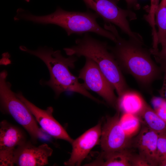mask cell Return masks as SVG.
Wrapping results in <instances>:
<instances>
[{
    "mask_svg": "<svg viewBox=\"0 0 166 166\" xmlns=\"http://www.w3.org/2000/svg\"><path fill=\"white\" fill-rule=\"evenodd\" d=\"M104 28L113 33L116 38L114 46L108 45L122 71L132 76L144 88H149L152 83L160 78L162 71L152 59L150 49L144 45L120 35L111 23H105Z\"/></svg>",
    "mask_w": 166,
    "mask_h": 166,
    "instance_id": "6da1fadb",
    "label": "cell"
},
{
    "mask_svg": "<svg viewBox=\"0 0 166 166\" xmlns=\"http://www.w3.org/2000/svg\"><path fill=\"white\" fill-rule=\"evenodd\" d=\"M19 48L38 57L45 63L50 77L49 80L45 84L53 89L56 97L63 92L69 91L79 93L96 102H101L88 91L84 84L79 82L78 77L70 71L69 68H74L75 63L77 60L74 55L65 57L60 50L54 51L52 48H40L36 50H31L24 46H20Z\"/></svg>",
    "mask_w": 166,
    "mask_h": 166,
    "instance_id": "7a4b0ae2",
    "label": "cell"
},
{
    "mask_svg": "<svg viewBox=\"0 0 166 166\" xmlns=\"http://www.w3.org/2000/svg\"><path fill=\"white\" fill-rule=\"evenodd\" d=\"M76 45L63 49L68 56H84L93 61L113 86L119 97L128 90L122 71L112 53L108 43L96 39L88 33L75 40Z\"/></svg>",
    "mask_w": 166,
    "mask_h": 166,
    "instance_id": "3957f363",
    "label": "cell"
},
{
    "mask_svg": "<svg viewBox=\"0 0 166 166\" xmlns=\"http://www.w3.org/2000/svg\"><path fill=\"white\" fill-rule=\"evenodd\" d=\"M18 20L23 19L42 24H53L64 29L67 35H81L92 32L107 38L114 42L116 41L114 34L103 28L97 22L99 16L88 10L86 11H69L58 7L53 13L45 16H38L21 10L17 15Z\"/></svg>",
    "mask_w": 166,
    "mask_h": 166,
    "instance_id": "277c9868",
    "label": "cell"
},
{
    "mask_svg": "<svg viewBox=\"0 0 166 166\" xmlns=\"http://www.w3.org/2000/svg\"><path fill=\"white\" fill-rule=\"evenodd\" d=\"M7 73L4 70L0 73V101L2 110L10 115L28 132L33 141L44 136L33 115L11 89V85L7 81Z\"/></svg>",
    "mask_w": 166,
    "mask_h": 166,
    "instance_id": "5b68a950",
    "label": "cell"
},
{
    "mask_svg": "<svg viewBox=\"0 0 166 166\" xmlns=\"http://www.w3.org/2000/svg\"><path fill=\"white\" fill-rule=\"evenodd\" d=\"M88 9L95 12L105 23H112L118 26L130 39L139 42L144 41L139 34L131 30L129 20L137 19L136 14L131 10L124 9L118 6L120 0H83Z\"/></svg>",
    "mask_w": 166,
    "mask_h": 166,
    "instance_id": "8992f818",
    "label": "cell"
},
{
    "mask_svg": "<svg viewBox=\"0 0 166 166\" xmlns=\"http://www.w3.org/2000/svg\"><path fill=\"white\" fill-rule=\"evenodd\" d=\"M85 58V64L79 71L78 78L84 81L86 89L95 92L109 105L116 108L118 98L114 93V88L97 64L90 58Z\"/></svg>",
    "mask_w": 166,
    "mask_h": 166,
    "instance_id": "52a82bcc",
    "label": "cell"
},
{
    "mask_svg": "<svg viewBox=\"0 0 166 166\" xmlns=\"http://www.w3.org/2000/svg\"><path fill=\"white\" fill-rule=\"evenodd\" d=\"M26 141L18 128L3 120L0 123V166L14 165V156L16 148Z\"/></svg>",
    "mask_w": 166,
    "mask_h": 166,
    "instance_id": "ba28073f",
    "label": "cell"
},
{
    "mask_svg": "<svg viewBox=\"0 0 166 166\" xmlns=\"http://www.w3.org/2000/svg\"><path fill=\"white\" fill-rule=\"evenodd\" d=\"M16 94L30 109L42 130L55 139L63 140L72 143L73 140L53 117L52 107L42 109L28 101L21 93Z\"/></svg>",
    "mask_w": 166,
    "mask_h": 166,
    "instance_id": "9c48e42d",
    "label": "cell"
},
{
    "mask_svg": "<svg viewBox=\"0 0 166 166\" xmlns=\"http://www.w3.org/2000/svg\"><path fill=\"white\" fill-rule=\"evenodd\" d=\"M112 117H108L101 129L100 140L102 151L111 152L126 149L128 137L122 129L119 122L120 111Z\"/></svg>",
    "mask_w": 166,
    "mask_h": 166,
    "instance_id": "30bf717a",
    "label": "cell"
},
{
    "mask_svg": "<svg viewBox=\"0 0 166 166\" xmlns=\"http://www.w3.org/2000/svg\"><path fill=\"white\" fill-rule=\"evenodd\" d=\"M53 149L45 143L38 146L26 141L18 146L14 152V162L18 166H43L49 164Z\"/></svg>",
    "mask_w": 166,
    "mask_h": 166,
    "instance_id": "8fae6325",
    "label": "cell"
},
{
    "mask_svg": "<svg viewBox=\"0 0 166 166\" xmlns=\"http://www.w3.org/2000/svg\"><path fill=\"white\" fill-rule=\"evenodd\" d=\"M101 123L87 130L73 140L72 149L69 160L65 162V166H80L91 150L99 142L101 133Z\"/></svg>",
    "mask_w": 166,
    "mask_h": 166,
    "instance_id": "7c38bea8",
    "label": "cell"
},
{
    "mask_svg": "<svg viewBox=\"0 0 166 166\" xmlns=\"http://www.w3.org/2000/svg\"><path fill=\"white\" fill-rule=\"evenodd\" d=\"M159 134L148 127L142 128L135 140L139 154L150 166L158 165L157 144Z\"/></svg>",
    "mask_w": 166,
    "mask_h": 166,
    "instance_id": "4fadbf2b",
    "label": "cell"
},
{
    "mask_svg": "<svg viewBox=\"0 0 166 166\" xmlns=\"http://www.w3.org/2000/svg\"><path fill=\"white\" fill-rule=\"evenodd\" d=\"M133 155L126 149L111 152L102 151L97 158L85 166H132Z\"/></svg>",
    "mask_w": 166,
    "mask_h": 166,
    "instance_id": "5bb4252c",
    "label": "cell"
},
{
    "mask_svg": "<svg viewBox=\"0 0 166 166\" xmlns=\"http://www.w3.org/2000/svg\"><path fill=\"white\" fill-rule=\"evenodd\" d=\"M146 103L139 94L128 89L118 97L117 109L123 113L138 116L143 110Z\"/></svg>",
    "mask_w": 166,
    "mask_h": 166,
    "instance_id": "9a60e30c",
    "label": "cell"
},
{
    "mask_svg": "<svg viewBox=\"0 0 166 166\" xmlns=\"http://www.w3.org/2000/svg\"><path fill=\"white\" fill-rule=\"evenodd\" d=\"M140 116L147 127L159 134H166V123L146 103Z\"/></svg>",
    "mask_w": 166,
    "mask_h": 166,
    "instance_id": "2e32d148",
    "label": "cell"
},
{
    "mask_svg": "<svg viewBox=\"0 0 166 166\" xmlns=\"http://www.w3.org/2000/svg\"><path fill=\"white\" fill-rule=\"evenodd\" d=\"M155 25L158 28L157 43L162 46L166 41V0H161L155 13Z\"/></svg>",
    "mask_w": 166,
    "mask_h": 166,
    "instance_id": "e0dca14e",
    "label": "cell"
},
{
    "mask_svg": "<svg viewBox=\"0 0 166 166\" xmlns=\"http://www.w3.org/2000/svg\"><path fill=\"white\" fill-rule=\"evenodd\" d=\"M140 121L136 115L128 113H123L119 118L121 127L126 134L129 136L138 129Z\"/></svg>",
    "mask_w": 166,
    "mask_h": 166,
    "instance_id": "ac0fdd59",
    "label": "cell"
},
{
    "mask_svg": "<svg viewBox=\"0 0 166 166\" xmlns=\"http://www.w3.org/2000/svg\"><path fill=\"white\" fill-rule=\"evenodd\" d=\"M160 0H150L151 5L148 13L144 16L146 21L148 22L152 28V34H156L157 30L155 22V13L159 4Z\"/></svg>",
    "mask_w": 166,
    "mask_h": 166,
    "instance_id": "d6986e66",
    "label": "cell"
},
{
    "mask_svg": "<svg viewBox=\"0 0 166 166\" xmlns=\"http://www.w3.org/2000/svg\"><path fill=\"white\" fill-rule=\"evenodd\" d=\"M158 165L161 161L166 160V134H159L157 144Z\"/></svg>",
    "mask_w": 166,
    "mask_h": 166,
    "instance_id": "ffe728a7",
    "label": "cell"
},
{
    "mask_svg": "<svg viewBox=\"0 0 166 166\" xmlns=\"http://www.w3.org/2000/svg\"><path fill=\"white\" fill-rule=\"evenodd\" d=\"M155 59L156 61L160 64L163 74L162 85L159 91V93L161 97L166 100V60Z\"/></svg>",
    "mask_w": 166,
    "mask_h": 166,
    "instance_id": "44dd1931",
    "label": "cell"
},
{
    "mask_svg": "<svg viewBox=\"0 0 166 166\" xmlns=\"http://www.w3.org/2000/svg\"><path fill=\"white\" fill-rule=\"evenodd\" d=\"M132 166H150L149 164L139 155L132 156Z\"/></svg>",
    "mask_w": 166,
    "mask_h": 166,
    "instance_id": "7402d4cb",
    "label": "cell"
},
{
    "mask_svg": "<svg viewBox=\"0 0 166 166\" xmlns=\"http://www.w3.org/2000/svg\"><path fill=\"white\" fill-rule=\"evenodd\" d=\"M155 111L166 123V100Z\"/></svg>",
    "mask_w": 166,
    "mask_h": 166,
    "instance_id": "603a6c76",
    "label": "cell"
},
{
    "mask_svg": "<svg viewBox=\"0 0 166 166\" xmlns=\"http://www.w3.org/2000/svg\"><path fill=\"white\" fill-rule=\"evenodd\" d=\"M155 58L166 60V41L164 45L162 46L160 51L156 52L151 53Z\"/></svg>",
    "mask_w": 166,
    "mask_h": 166,
    "instance_id": "cb8c5ba5",
    "label": "cell"
},
{
    "mask_svg": "<svg viewBox=\"0 0 166 166\" xmlns=\"http://www.w3.org/2000/svg\"><path fill=\"white\" fill-rule=\"evenodd\" d=\"M165 99L162 97H153L151 100V103L155 111L163 104Z\"/></svg>",
    "mask_w": 166,
    "mask_h": 166,
    "instance_id": "d4e9b609",
    "label": "cell"
},
{
    "mask_svg": "<svg viewBox=\"0 0 166 166\" xmlns=\"http://www.w3.org/2000/svg\"><path fill=\"white\" fill-rule=\"evenodd\" d=\"M127 4L128 9H132L138 10L140 9V6L138 3V0H125Z\"/></svg>",
    "mask_w": 166,
    "mask_h": 166,
    "instance_id": "484cf974",
    "label": "cell"
},
{
    "mask_svg": "<svg viewBox=\"0 0 166 166\" xmlns=\"http://www.w3.org/2000/svg\"><path fill=\"white\" fill-rule=\"evenodd\" d=\"M27 2H29L30 1V0H25Z\"/></svg>",
    "mask_w": 166,
    "mask_h": 166,
    "instance_id": "4316f807",
    "label": "cell"
}]
</instances>
